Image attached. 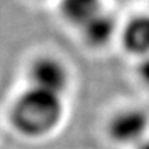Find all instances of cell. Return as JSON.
<instances>
[{
  "label": "cell",
  "mask_w": 149,
  "mask_h": 149,
  "mask_svg": "<svg viewBox=\"0 0 149 149\" xmlns=\"http://www.w3.org/2000/svg\"><path fill=\"white\" fill-rule=\"evenodd\" d=\"M62 97L28 87L15 100L11 109L14 127L28 137L50 133L62 119Z\"/></svg>",
  "instance_id": "6da1fadb"
},
{
  "label": "cell",
  "mask_w": 149,
  "mask_h": 149,
  "mask_svg": "<svg viewBox=\"0 0 149 149\" xmlns=\"http://www.w3.org/2000/svg\"><path fill=\"white\" fill-rule=\"evenodd\" d=\"M69 84V73L62 61L50 55L36 58L29 66V86L61 95Z\"/></svg>",
  "instance_id": "7a4b0ae2"
},
{
  "label": "cell",
  "mask_w": 149,
  "mask_h": 149,
  "mask_svg": "<svg viewBox=\"0 0 149 149\" xmlns=\"http://www.w3.org/2000/svg\"><path fill=\"white\" fill-rule=\"evenodd\" d=\"M149 124V117L141 109H124L117 112L109 124V133L112 138L122 142L131 144L138 141L146 131Z\"/></svg>",
  "instance_id": "3957f363"
},
{
  "label": "cell",
  "mask_w": 149,
  "mask_h": 149,
  "mask_svg": "<svg viewBox=\"0 0 149 149\" xmlns=\"http://www.w3.org/2000/svg\"><path fill=\"white\" fill-rule=\"evenodd\" d=\"M120 40L124 50L141 58L149 55V15H135L123 26Z\"/></svg>",
  "instance_id": "277c9868"
},
{
  "label": "cell",
  "mask_w": 149,
  "mask_h": 149,
  "mask_svg": "<svg viewBox=\"0 0 149 149\" xmlns=\"http://www.w3.org/2000/svg\"><path fill=\"white\" fill-rule=\"evenodd\" d=\"M81 37L90 47L101 48L112 42V39L116 36L117 22L116 18L111 13L102 10L97 14L93 19L79 29Z\"/></svg>",
  "instance_id": "5b68a950"
},
{
  "label": "cell",
  "mask_w": 149,
  "mask_h": 149,
  "mask_svg": "<svg viewBox=\"0 0 149 149\" xmlns=\"http://www.w3.org/2000/svg\"><path fill=\"white\" fill-rule=\"evenodd\" d=\"M102 10V0H59L61 17L77 29L86 25Z\"/></svg>",
  "instance_id": "8992f818"
},
{
  "label": "cell",
  "mask_w": 149,
  "mask_h": 149,
  "mask_svg": "<svg viewBox=\"0 0 149 149\" xmlns=\"http://www.w3.org/2000/svg\"><path fill=\"white\" fill-rule=\"evenodd\" d=\"M138 73H139L141 80L149 87V55L142 58L141 64H139V68H138Z\"/></svg>",
  "instance_id": "52a82bcc"
},
{
  "label": "cell",
  "mask_w": 149,
  "mask_h": 149,
  "mask_svg": "<svg viewBox=\"0 0 149 149\" xmlns=\"http://www.w3.org/2000/svg\"><path fill=\"white\" fill-rule=\"evenodd\" d=\"M127 1H131V0H127Z\"/></svg>",
  "instance_id": "ba28073f"
}]
</instances>
